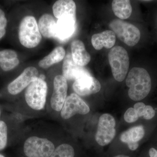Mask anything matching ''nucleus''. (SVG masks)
I'll return each mask as SVG.
<instances>
[{"label":"nucleus","instance_id":"b1692460","mask_svg":"<svg viewBox=\"0 0 157 157\" xmlns=\"http://www.w3.org/2000/svg\"><path fill=\"white\" fill-rule=\"evenodd\" d=\"M139 118L137 112L133 107H130L127 109L124 115V120L128 123L135 122Z\"/></svg>","mask_w":157,"mask_h":157},{"label":"nucleus","instance_id":"423d86ee","mask_svg":"<svg viewBox=\"0 0 157 157\" xmlns=\"http://www.w3.org/2000/svg\"><path fill=\"white\" fill-rule=\"evenodd\" d=\"M55 149L50 140L36 136L29 137L24 145V152L28 157H49Z\"/></svg>","mask_w":157,"mask_h":157},{"label":"nucleus","instance_id":"0eeeda50","mask_svg":"<svg viewBox=\"0 0 157 157\" xmlns=\"http://www.w3.org/2000/svg\"><path fill=\"white\" fill-rule=\"evenodd\" d=\"M116 121L109 113L102 114L99 118L95 135L97 143L104 146L110 143L116 135Z\"/></svg>","mask_w":157,"mask_h":157},{"label":"nucleus","instance_id":"a211bd4d","mask_svg":"<svg viewBox=\"0 0 157 157\" xmlns=\"http://www.w3.org/2000/svg\"><path fill=\"white\" fill-rule=\"evenodd\" d=\"M55 20L50 14H43L39 18L38 27L40 33L46 38H55Z\"/></svg>","mask_w":157,"mask_h":157},{"label":"nucleus","instance_id":"f257e3e1","mask_svg":"<svg viewBox=\"0 0 157 157\" xmlns=\"http://www.w3.org/2000/svg\"><path fill=\"white\" fill-rule=\"evenodd\" d=\"M126 83L129 88L128 94L134 101L143 100L147 96L151 89V79L146 69L134 67L130 70Z\"/></svg>","mask_w":157,"mask_h":157},{"label":"nucleus","instance_id":"c85d7f7f","mask_svg":"<svg viewBox=\"0 0 157 157\" xmlns=\"http://www.w3.org/2000/svg\"><path fill=\"white\" fill-rule=\"evenodd\" d=\"M149 155L150 157H157V150L154 148L150 149Z\"/></svg>","mask_w":157,"mask_h":157},{"label":"nucleus","instance_id":"f8f14e48","mask_svg":"<svg viewBox=\"0 0 157 157\" xmlns=\"http://www.w3.org/2000/svg\"><path fill=\"white\" fill-rule=\"evenodd\" d=\"M76 16H66L58 20L55 28V38L66 40L73 36L76 28Z\"/></svg>","mask_w":157,"mask_h":157},{"label":"nucleus","instance_id":"a878e982","mask_svg":"<svg viewBox=\"0 0 157 157\" xmlns=\"http://www.w3.org/2000/svg\"><path fill=\"white\" fill-rule=\"evenodd\" d=\"M7 25V20L5 12L0 9V39L5 36L6 33V27Z\"/></svg>","mask_w":157,"mask_h":157},{"label":"nucleus","instance_id":"39448f33","mask_svg":"<svg viewBox=\"0 0 157 157\" xmlns=\"http://www.w3.org/2000/svg\"><path fill=\"white\" fill-rule=\"evenodd\" d=\"M109 27L121 41L129 46H135L140 39V32L137 27L121 19H114Z\"/></svg>","mask_w":157,"mask_h":157},{"label":"nucleus","instance_id":"c756f323","mask_svg":"<svg viewBox=\"0 0 157 157\" xmlns=\"http://www.w3.org/2000/svg\"><path fill=\"white\" fill-rule=\"evenodd\" d=\"M39 78H40V79H42L43 80H45V75L43 74H41L40 76H39Z\"/></svg>","mask_w":157,"mask_h":157},{"label":"nucleus","instance_id":"6ab92c4d","mask_svg":"<svg viewBox=\"0 0 157 157\" xmlns=\"http://www.w3.org/2000/svg\"><path fill=\"white\" fill-rule=\"evenodd\" d=\"M66 56V51L63 47L58 46L55 48L48 55L39 61V66L43 69H47L61 61Z\"/></svg>","mask_w":157,"mask_h":157},{"label":"nucleus","instance_id":"5701e85b","mask_svg":"<svg viewBox=\"0 0 157 157\" xmlns=\"http://www.w3.org/2000/svg\"><path fill=\"white\" fill-rule=\"evenodd\" d=\"M19 64V60L17 58L5 60L0 62V67L5 71H9L13 70Z\"/></svg>","mask_w":157,"mask_h":157},{"label":"nucleus","instance_id":"473e14b6","mask_svg":"<svg viewBox=\"0 0 157 157\" xmlns=\"http://www.w3.org/2000/svg\"><path fill=\"white\" fill-rule=\"evenodd\" d=\"M1 108H0V117H1Z\"/></svg>","mask_w":157,"mask_h":157},{"label":"nucleus","instance_id":"7ed1b4c3","mask_svg":"<svg viewBox=\"0 0 157 157\" xmlns=\"http://www.w3.org/2000/svg\"><path fill=\"white\" fill-rule=\"evenodd\" d=\"M108 60L113 77L118 82L123 81L129 67V57L126 50L120 46L113 47L108 53Z\"/></svg>","mask_w":157,"mask_h":157},{"label":"nucleus","instance_id":"f3484780","mask_svg":"<svg viewBox=\"0 0 157 157\" xmlns=\"http://www.w3.org/2000/svg\"><path fill=\"white\" fill-rule=\"evenodd\" d=\"M76 5L72 0H59L54 4L52 11L58 19L66 16H76Z\"/></svg>","mask_w":157,"mask_h":157},{"label":"nucleus","instance_id":"9d476101","mask_svg":"<svg viewBox=\"0 0 157 157\" xmlns=\"http://www.w3.org/2000/svg\"><path fill=\"white\" fill-rule=\"evenodd\" d=\"M101 86L100 82L90 73L77 78L73 85V89L78 95L86 96L97 94L100 91Z\"/></svg>","mask_w":157,"mask_h":157},{"label":"nucleus","instance_id":"dca6fc26","mask_svg":"<svg viewBox=\"0 0 157 157\" xmlns=\"http://www.w3.org/2000/svg\"><path fill=\"white\" fill-rule=\"evenodd\" d=\"M116 42L115 34L111 30L104 31L100 33L94 34L91 38V43L96 50L103 48H112Z\"/></svg>","mask_w":157,"mask_h":157},{"label":"nucleus","instance_id":"7c9ffc66","mask_svg":"<svg viewBox=\"0 0 157 157\" xmlns=\"http://www.w3.org/2000/svg\"><path fill=\"white\" fill-rule=\"evenodd\" d=\"M114 157H130L128 156L125 155H118L117 156H116Z\"/></svg>","mask_w":157,"mask_h":157},{"label":"nucleus","instance_id":"20e7f679","mask_svg":"<svg viewBox=\"0 0 157 157\" xmlns=\"http://www.w3.org/2000/svg\"><path fill=\"white\" fill-rule=\"evenodd\" d=\"M47 89V83L45 80L39 77L36 78L26 90L25 99L27 104L35 110L43 109L46 103Z\"/></svg>","mask_w":157,"mask_h":157},{"label":"nucleus","instance_id":"4468645a","mask_svg":"<svg viewBox=\"0 0 157 157\" xmlns=\"http://www.w3.org/2000/svg\"><path fill=\"white\" fill-rule=\"evenodd\" d=\"M145 130L143 126H137L124 132L121 135L120 140L127 144L131 150L135 151L138 148V142L143 138Z\"/></svg>","mask_w":157,"mask_h":157},{"label":"nucleus","instance_id":"4be33fe9","mask_svg":"<svg viewBox=\"0 0 157 157\" xmlns=\"http://www.w3.org/2000/svg\"><path fill=\"white\" fill-rule=\"evenodd\" d=\"M8 143V127L4 121H0V151L4 149Z\"/></svg>","mask_w":157,"mask_h":157},{"label":"nucleus","instance_id":"1a4fd4ad","mask_svg":"<svg viewBox=\"0 0 157 157\" xmlns=\"http://www.w3.org/2000/svg\"><path fill=\"white\" fill-rule=\"evenodd\" d=\"M68 84L67 79L62 75L56 76L53 82V91L51 98L52 108L57 111L61 110L67 98Z\"/></svg>","mask_w":157,"mask_h":157},{"label":"nucleus","instance_id":"bb28decb","mask_svg":"<svg viewBox=\"0 0 157 157\" xmlns=\"http://www.w3.org/2000/svg\"><path fill=\"white\" fill-rule=\"evenodd\" d=\"M155 113V112L153 107L150 105H147L145 106L143 117L144 119L151 120L154 117Z\"/></svg>","mask_w":157,"mask_h":157},{"label":"nucleus","instance_id":"f03ea898","mask_svg":"<svg viewBox=\"0 0 157 157\" xmlns=\"http://www.w3.org/2000/svg\"><path fill=\"white\" fill-rule=\"evenodd\" d=\"M18 37L21 44L27 48H33L39 45L42 37L36 18L32 16L24 17L20 24Z\"/></svg>","mask_w":157,"mask_h":157},{"label":"nucleus","instance_id":"6e6552de","mask_svg":"<svg viewBox=\"0 0 157 157\" xmlns=\"http://www.w3.org/2000/svg\"><path fill=\"white\" fill-rule=\"evenodd\" d=\"M90 107L77 94L73 93L67 97L61 112V117L68 119L76 114H87Z\"/></svg>","mask_w":157,"mask_h":157},{"label":"nucleus","instance_id":"412c9836","mask_svg":"<svg viewBox=\"0 0 157 157\" xmlns=\"http://www.w3.org/2000/svg\"><path fill=\"white\" fill-rule=\"evenodd\" d=\"M75 151L73 147L67 144L59 145L55 149L49 157H74Z\"/></svg>","mask_w":157,"mask_h":157},{"label":"nucleus","instance_id":"2f4dec72","mask_svg":"<svg viewBox=\"0 0 157 157\" xmlns=\"http://www.w3.org/2000/svg\"><path fill=\"white\" fill-rule=\"evenodd\" d=\"M0 157H5L4 156V155H3L0 154Z\"/></svg>","mask_w":157,"mask_h":157},{"label":"nucleus","instance_id":"ddd939ff","mask_svg":"<svg viewBox=\"0 0 157 157\" xmlns=\"http://www.w3.org/2000/svg\"><path fill=\"white\" fill-rule=\"evenodd\" d=\"M62 70L63 76L68 80H75L83 75L90 73L84 67L75 63L70 52H68L65 57Z\"/></svg>","mask_w":157,"mask_h":157},{"label":"nucleus","instance_id":"9b49d317","mask_svg":"<svg viewBox=\"0 0 157 157\" xmlns=\"http://www.w3.org/2000/svg\"><path fill=\"white\" fill-rule=\"evenodd\" d=\"M39 77V72L36 68L30 67L26 68L17 78L8 86L9 92L11 95H17L28 87L36 78Z\"/></svg>","mask_w":157,"mask_h":157},{"label":"nucleus","instance_id":"aec40b11","mask_svg":"<svg viewBox=\"0 0 157 157\" xmlns=\"http://www.w3.org/2000/svg\"><path fill=\"white\" fill-rule=\"evenodd\" d=\"M114 14L121 19H126L132 14V8L129 0H114L112 3Z\"/></svg>","mask_w":157,"mask_h":157},{"label":"nucleus","instance_id":"2eb2a0df","mask_svg":"<svg viewBox=\"0 0 157 157\" xmlns=\"http://www.w3.org/2000/svg\"><path fill=\"white\" fill-rule=\"evenodd\" d=\"M71 52L73 61L78 66L84 67L90 61V55L81 40L73 41L71 44Z\"/></svg>","mask_w":157,"mask_h":157},{"label":"nucleus","instance_id":"cd10ccee","mask_svg":"<svg viewBox=\"0 0 157 157\" xmlns=\"http://www.w3.org/2000/svg\"><path fill=\"white\" fill-rule=\"evenodd\" d=\"M146 105L142 102H139L136 103L134 106V108L137 112L138 117H143Z\"/></svg>","mask_w":157,"mask_h":157},{"label":"nucleus","instance_id":"393cba45","mask_svg":"<svg viewBox=\"0 0 157 157\" xmlns=\"http://www.w3.org/2000/svg\"><path fill=\"white\" fill-rule=\"evenodd\" d=\"M17 57V52L11 49H5L0 51V62Z\"/></svg>","mask_w":157,"mask_h":157}]
</instances>
